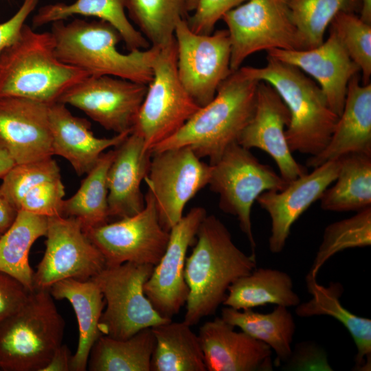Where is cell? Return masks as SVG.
<instances>
[{
  "label": "cell",
  "instance_id": "obj_1",
  "mask_svg": "<svg viewBox=\"0 0 371 371\" xmlns=\"http://www.w3.org/2000/svg\"><path fill=\"white\" fill-rule=\"evenodd\" d=\"M196 236V243L186 257L184 269L189 293L183 321L191 326L214 314L229 286L256 268V255L241 251L216 216H205Z\"/></svg>",
  "mask_w": 371,
  "mask_h": 371
},
{
  "label": "cell",
  "instance_id": "obj_2",
  "mask_svg": "<svg viewBox=\"0 0 371 371\" xmlns=\"http://www.w3.org/2000/svg\"><path fill=\"white\" fill-rule=\"evenodd\" d=\"M258 81L239 68L221 83L214 98L200 107L172 135L150 149L188 147L199 158L216 163L225 149L237 142L255 108Z\"/></svg>",
  "mask_w": 371,
  "mask_h": 371
},
{
  "label": "cell",
  "instance_id": "obj_3",
  "mask_svg": "<svg viewBox=\"0 0 371 371\" xmlns=\"http://www.w3.org/2000/svg\"><path fill=\"white\" fill-rule=\"evenodd\" d=\"M51 24L55 53L63 63L91 76H110L147 85L150 82L159 47L122 53L117 47L122 41L120 33L102 20L74 19Z\"/></svg>",
  "mask_w": 371,
  "mask_h": 371
},
{
  "label": "cell",
  "instance_id": "obj_4",
  "mask_svg": "<svg viewBox=\"0 0 371 371\" xmlns=\"http://www.w3.org/2000/svg\"><path fill=\"white\" fill-rule=\"evenodd\" d=\"M87 76L58 58L51 32H38L27 24L0 54V98L21 97L49 105Z\"/></svg>",
  "mask_w": 371,
  "mask_h": 371
},
{
  "label": "cell",
  "instance_id": "obj_5",
  "mask_svg": "<svg viewBox=\"0 0 371 371\" xmlns=\"http://www.w3.org/2000/svg\"><path fill=\"white\" fill-rule=\"evenodd\" d=\"M240 69L254 80L269 83L281 97L290 114L285 135L292 153L315 156L325 148L339 116L315 81L300 69L269 56L264 67Z\"/></svg>",
  "mask_w": 371,
  "mask_h": 371
},
{
  "label": "cell",
  "instance_id": "obj_6",
  "mask_svg": "<svg viewBox=\"0 0 371 371\" xmlns=\"http://www.w3.org/2000/svg\"><path fill=\"white\" fill-rule=\"evenodd\" d=\"M65 326L49 289H34L0 323V370L42 371L63 344Z\"/></svg>",
  "mask_w": 371,
  "mask_h": 371
},
{
  "label": "cell",
  "instance_id": "obj_7",
  "mask_svg": "<svg viewBox=\"0 0 371 371\" xmlns=\"http://www.w3.org/2000/svg\"><path fill=\"white\" fill-rule=\"evenodd\" d=\"M177 59L174 38L159 47L153 62V78L132 129L146 150L175 134L200 108L179 78Z\"/></svg>",
  "mask_w": 371,
  "mask_h": 371
},
{
  "label": "cell",
  "instance_id": "obj_8",
  "mask_svg": "<svg viewBox=\"0 0 371 371\" xmlns=\"http://www.w3.org/2000/svg\"><path fill=\"white\" fill-rule=\"evenodd\" d=\"M211 166L208 186L219 196V208L236 217L249 242L251 254H255L252 206L264 192L282 190L289 182L237 142L229 145L219 160Z\"/></svg>",
  "mask_w": 371,
  "mask_h": 371
},
{
  "label": "cell",
  "instance_id": "obj_9",
  "mask_svg": "<svg viewBox=\"0 0 371 371\" xmlns=\"http://www.w3.org/2000/svg\"><path fill=\"white\" fill-rule=\"evenodd\" d=\"M154 266L125 262L106 267L91 279L102 293L105 308L99 329L102 335L126 339L139 330L172 319L161 317L144 291Z\"/></svg>",
  "mask_w": 371,
  "mask_h": 371
},
{
  "label": "cell",
  "instance_id": "obj_10",
  "mask_svg": "<svg viewBox=\"0 0 371 371\" xmlns=\"http://www.w3.org/2000/svg\"><path fill=\"white\" fill-rule=\"evenodd\" d=\"M221 19L230 40L232 71L238 70L249 56L262 50L304 49L287 0H247Z\"/></svg>",
  "mask_w": 371,
  "mask_h": 371
},
{
  "label": "cell",
  "instance_id": "obj_11",
  "mask_svg": "<svg viewBox=\"0 0 371 371\" xmlns=\"http://www.w3.org/2000/svg\"><path fill=\"white\" fill-rule=\"evenodd\" d=\"M174 37L177 44L179 78L186 91L202 107L212 100L221 83L232 72L227 30L198 34L186 19L179 21Z\"/></svg>",
  "mask_w": 371,
  "mask_h": 371
},
{
  "label": "cell",
  "instance_id": "obj_12",
  "mask_svg": "<svg viewBox=\"0 0 371 371\" xmlns=\"http://www.w3.org/2000/svg\"><path fill=\"white\" fill-rule=\"evenodd\" d=\"M144 209L119 221L84 230L103 255L106 267L125 262L156 265L169 240L161 225L155 200L148 189Z\"/></svg>",
  "mask_w": 371,
  "mask_h": 371
},
{
  "label": "cell",
  "instance_id": "obj_13",
  "mask_svg": "<svg viewBox=\"0 0 371 371\" xmlns=\"http://www.w3.org/2000/svg\"><path fill=\"white\" fill-rule=\"evenodd\" d=\"M212 166L201 161L188 147L152 153L144 179L153 194L159 221L169 232L183 216L187 203L208 185Z\"/></svg>",
  "mask_w": 371,
  "mask_h": 371
},
{
  "label": "cell",
  "instance_id": "obj_14",
  "mask_svg": "<svg viewBox=\"0 0 371 371\" xmlns=\"http://www.w3.org/2000/svg\"><path fill=\"white\" fill-rule=\"evenodd\" d=\"M45 250L34 273V289L66 279L88 280L106 267L104 258L72 217H47Z\"/></svg>",
  "mask_w": 371,
  "mask_h": 371
},
{
  "label": "cell",
  "instance_id": "obj_15",
  "mask_svg": "<svg viewBox=\"0 0 371 371\" xmlns=\"http://www.w3.org/2000/svg\"><path fill=\"white\" fill-rule=\"evenodd\" d=\"M147 85L110 76H89L66 91L59 102L73 106L107 131L131 132Z\"/></svg>",
  "mask_w": 371,
  "mask_h": 371
},
{
  "label": "cell",
  "instance_id": "obj_16",
  "mask_svg": "<svg viewBox=\"0 0 371 371\" xmlns=\"http://www.w3.org/2000/svg\"><path fill=\"white\" fill-rule=\"evenodd\" d=\"M207 215L194 207L169 231L166 249L144 286V291L157 312L172 319L186 304L189 289L184 278L186 254L199 225Z\"/></svg>",
  "mask_w": 371,
  "mask_h": 371
},
{
  "label": "cell",
  "instance_id": "obj_17",
  "mask_svg": "<svg viewBox=\"0 0 371 371\" xmlns=\"http://www.w3.org/2000/svg\"><path fill=\"white\" fill-rule=\"evenodd\" d=\"M289 122V110L278 92L269 83L258 81L254 111L238 144L249 150L258 148L267 153L287 182L307 172L289 147L285 130Z\"/></svg>",
  "mask_w": 371,
  "mask_h": 371
},
{
  "label": "cell",
  "instance_id": "obj_18",
  "mask_svg": "<svg viewBox=\"0 0 371 371\" xmlns=\"http://www.w3.org/2000/svg\"><path fill=\"white\" fill-rule=\"evenodd\" d=\"M339 170V159L326 161L288 183L280 191L269 190L256 199L271 221L269 249L273 254L282 252L291 228L300 216L336 179Z\"/></svg>",
  "mask_w": 371,
  "mask_h": 371
},
{
  "label": "cell",
  "instance_id": "obj_19",
  "mask_svg": "<svg viewBox=\"0 0 371 371\" xmlns=\"http://www.w3.org/2000/svg\"><path fill=\"white\" fill-rule=\"evenodd\" d=\"M49 105L14 96L0 98V147L16 164L52 157Z\"/></svg>",
  "mask_w": 371,
  "mask_h": 371
},
{
  "label": "cell",
  "instance_id": "obj_20",
  "mask_svg": "<svg viewBox=\"0 0 371 371\" xmlns=\"http://www.w3.org/2000/svg\"><path fill=\"white\" fill-rule=\"evenodd\" d=\"M267 56L291 65L311 76L321 88L331 110L342 112L350 80L360 72L335 32L319 46L303 50L273 49Z\"/></svg>",
  "mask_w": 371,
  "mask_h": 371
},
{
  "label": "cell",
  "instance_id": "obj_21",
  "mask_svg": "<svg viewBox=\"0 0 371 371\" xmlns=\"http://www.w3.org/2000/svg\"><path fill=\"white\" fill-rule=\"evenodd\" d=\"M216 317L199 328L207 371H271L272 350L264 342Z\"/></svg>",
  "mask_w": 371,
  "mask_h": 371
},
{
  "label": "cell",
  "instance_id": "obj_22",
  "mask_svg": "<svg viewBox=\"0 0 371 371\" xmlns=\"http://www.w3.org/2000/svg\"><path fill=\"white\" fill-rule=\"evenodd\" d=\"M115 150L106 177L109 214L122 218L145 206L140 186L148 175L152 153L145 149L142 137L132 131Z\"/></svg>",
  "mask_w": 371,
  "mask_h": 371
},
{
  "label": "cell",
  "instance_id": "obj_23",
  "mask_svg": "<svg viewBox=\"0 0 371 371\" xmlns=\"http://www.w3.org/2000/svg\"><path fill=\"white\" fill-rule=\"evenodd\" d=\"M355 153L371 155V84H361L359 74L348 82L342 112L327 146L310 156L306 165L315 168Z\"/></svg>",
  "mask_w": 371,
  "mask_h": 371
},
{
  "label": "cell",
  "instance_id": "obj_24",
  "mask_svg": "<svg viewBox=\"0 0 371 371\" xmlns=\"http://www.w3.org/2000/svg\"><path fill=\"white\" fill-rule=\"evenodd\" d=\"M49 118L53 155L67 160L78 176L87 174L106 149L116 147L131 133L97 137L87 119L74 115L66 104L59 102L49 105Z\"/></svg>",
  "mask_w": 371,
  "mask_h": 371
},
{
  "label": "cell",
  "instance_id": "obj_25",
  "mask_svg": "<svg viewBox=\"0 0 371 371\" xmlns=\"http://www.w3.org/2000/svg\"><path fill=\"white\" fill-rule=\"evenodd\" d=\"M306 282L312 297L295 306L296 314L302 317L328 315L339 322L350 334L357 348L352 370L370 371L371 319L352 313L341 304L339 299L344 289L341 284L330 282L324 286L317 282L316 277L308 274Z\"/></svg>",
  "mask_w": 371,
  "mask_h": 371
},
{
  "label": "cell",
  "instance_id": "obj_26",
  "mask_svg": "<svg viewBox=\"0 0 371 371\" xmlns=\"http://www.w3.org/2000/svg\"><path fill=\"white\" fill-rule=\"evenodd\" d=\"M54 299L67 300L75 312L78 326V342L71 361V371L87 368L90 351L99 337V322L105 301L98 285L92 280L66 279L52 284Z\"/></svg>",
  "mask_w": 371,
  "mask_h": 371
},
{
  "label": "cell",
  "instance_id": "obj_27",
  "mask_svg": "<svg viewBox=\"0 0 371 371\" xmlns=\"http://www.w3.org/2000/svg\"><path fill=\"white\" fill-rule=\"evenodd\" d=\"M74 15L96 17L115 27L127 49H146L150 44L130 22L126 14L125 0H76L41 7L32 17V27L36 28Z\"/></svg>",
  "mask_w": 371,
  "mask_h": 371
},
{
  "label": "cell",
  "instance_id": "obj_28",
  "mask_svg": "<svg viewBox=\"0 0 371 371\" xmlns=\"http://www.w3.org/2000/svg\"><path fill=\"white\" fill-rule=\"evenodd\" d=\"M300 303V298L295 292L292 278L287 273L269 268H256L229 286L223 304L237 310H246L269 304L295 307Z\"/></svg>",
  "mask_w": 371,
  "mask_h": 371
},
{
  "label": "cell",
  "instance_id": "obj_29",
  "mask_svg": "<svg viewBox=\"0 0 371 371\" xmlns=\"http://www.w3.org/2000/svg\"><path fill=\"white\" fill-rule=\"evenodd\" d=\"M221 317L268 345L276 355V366L286 363L290 358L295 324L286 307L276 306L271 312L262 313L252 309L237 310L225 306Z\"/></svg>",
  "mask_w": 371,
  "mask_h": 371
},
{
  "label": "cell",
  "instance_id": "obj_30",
  "mask_svg": "<svg viewBox=\"0 0 371 371\" xmlns=\"http://www.w3.org/2000/svg\"><path fill=\"white\" fill-rule=\"evenodd\" d=\"M155 347L150 371H207L199 335L183 321L151 328Z\"/></svg>",
  "mask_w": 371,
  "mask_h": 371
},
{
  "label": "cell",
  "instance_id": "obj_31",
  "mask_svg": "<svg viewBox=\"0 0 371 371\" xmlns=\"http://www.w3.org/2000/svg\"><path fill=\"white\" fill-rule=\"evenodd\" d=\"M335 183L319 199L321 208L331 212H358L371 206V155L349 153L338 159Z\"/></svg>",
  "mask_w": 371,
  "mask_h": 371
},
{
  "label": "cell",
  "instance_id": "obj_32",
  "mask_svg": "<svg viewBox=\"0 0 371 371\" xmlns=\"http://www.w3.org/2000/svg\"><path fill=\"white\" fill-rule=\"evenodd\" d=\"M47 217L19 210L12 225L0 236V271L15 278L30 291L34 271L29 254L34 243L45 236Z\"/></svg>",
  "mask_w": 371,
  "mask_h": 371
},
{
  "label": "cell",
  "instance_id": "obj_33",
  "mask_svg": "<svg viewBox=\"0 0 371 371\" xmlns=\"http://www.w3.org/2000/svg\"><path fill=\"white\" fill-rule=\"evenodd\" d=\"M155 343L151 328L126 339L101 335L90 351L87 368L90 371H150Z\"/></svg>",
  "mask_w": 371,
  "mask_h": 371
},
{
  "label": "cell",
  "instance_id": "obj_34",
  "mask_svg": "<svg viewBox=\"0 0 371 371\" xmlns=\"http://www.w3.org/2000/svg\"><path fill=\"white\" fill-rule=\"evenodd\" d=\"M115 153V149L103 153L77 192L63 201L62 216L78 220L83 230L108 223L106 177Z\"/></svg>",
  "mask_w": 371,
  "mask_h": 371
},
{
  "label": "cell",
  "instance_id": "obj_35",
  "mask_svg": "<svg viewBox=\"0 0 371 371\" xmlns=\"http://www.w3.org/2000/svg\"><path fill=\"white\" fill-rule=\"evenodd\" d=\"M189 0H125L131 20L150 44L160 47L174 39L177 22L189 16Z\"/></svg>",
  "mask_w": 371,
  "mask_h": 371
},
{
  "label": "cell",
  "instance_id": "obj_36",
  "mask_svg": "<svg viewBox=\"0 0 371 371\" xmlns=\"http://www.w3.org/2000/svg\"><path fill=\"white\" fill-rule=\"evenodd\" d=\"M291 19L295 25L303 49L320 45L327 27L335 15L353 12L357 0H287Z\"/></svg>",
  "mask_w": 371,
  "mask_h": 371
},
{
  "label": "cell",
  "instance_id": "obj_37",
  "mask_svg": "<svg viewBox=\"0 0 371 371\" xmlns=\"http://www.w3.org/2000/svg\"><path fill=\"white\" fill-rule=\"evenodd\" d=\"M371 245V206L327 225L308 275L316 277L332 256L345 249Z\"/></svg>",
  "mask_w": 371,
  "mask_h": 371
},
{
  "label": "cell",
  "instance_id": "obj_38",
  "mask_svg": "<svg viewBox=\"0 0 371 371\" xmlns=\"http://www.w3.org/2000/svg\"><path fill=\"white\" fill-rule=\"evenodd\" d=\"M333 30L362 74V84L370 83L371 25L360 19L354 12L341 11L331 21Z\"/></svg>",
  "mask_w": 371,
  "mask_h": 371
},
{
  "label": "cell",
  "instance_id": "obj_39",
  "mask_svg": "<svg viewBox=\"0 0 371 371\" xmlns=\"http://www.w3.org/2000/svg\"><path fill=\"white\" fill-rule=\"evenodd\" d=\"M58 178H60V168L52 157H49L16 164L2 179L0 190L19 211V203L27 192L43 182Z\"/></svg>",
  "mask_w": 371,
  "mask_h": 371
},
{
  "label": "cell",
  "instance_id": "obj_40",
  "mask_svg": "<svg viewBox=\"0 0 371 371\" xmlns=\"http://www.w3.org/2000/svg\"><path fill=\"white\" fill-rule=\"evenodd\" d=\"M65 194L61 177L43 182L25 194L19 203V210L46 217L62 216Z\"/></svg>",
  "mask_w": 371,
  "mask_h": 371
},
{
  "label": "cell",
  "instance_id": "obj_41",
  "mask_svg": "<svg viewBox=\"0 0 371 371\" xmlns=\"http://www.w3.org/2000/svg\"><path fill=\"white\" fill-rule=\"evenodd\" d=\"M247 0H189L188 11L192 14L186 21L190 28L198 34H210L216 23L230 10Z\"/></svg>",
  "mask_w": 371,
  "mask_h": 371
},
{
  "label": "cell",
  "instance_id": "obj_42",
  "mask_svg": "<svg viewBox=\"0 0 371 371\" xmlns=\"http://www.w3.org/2000/svg\"><path fill=\"white\" fill-rule=\"evenodd\" d=\"M30 293L15 278L0 271V323L24 304Z\"/></svg>",
  "mask_w": 371,
  "mask_h": 371
},
{
  "label": "cell",
  "instance_id": "obj_43",
  "mask_svg": "<svg viewBox=\"0 0 371 371\" xmlns=\"http://www.w3.org/2000/svg\"><path fill=\"white\" fill-rule=\"evenodd\" d=\"M286 368L297 370H333L326 355L314 343L302 342L296 345L289 360L284 363Z\"/></svg>",
  "mask_w": 371,
  "mask_h": 371
},
{
  "label": "cell",
  "instance_id": "obj_44",
  "mask_svg": "<svg viewBox=\"0 0 371 371\" xmlns=\"http://www.w3.org/2000/svg\"><path fill=\"white\" fill-rule=\"evenodd\" d=\"M39 0H23L16 12L0 23V54L19 38L25 22L35 10Z\"/></svg>",
  "mask_w": 371,
  "mask_h": 371
},
{
  "label": "cell",
  "instance_id": "obj_45",
  "mask_svg": "<svg viewBox=\"0 0 371 371\" xmlns=\"http://www.w3.org/2000/svg\"><path fill=\"white\" fill-rule=\"evenodd\" d=\"M72 357L68 346L62 344L42 371H71Z\"/></svg>",
  "mask_w": 371,
  "mask_h": 371
},
{
  "label": "cell",
  "instance_id": "obj_46",
  "mask_svg": "<svg viewBox=\"0 0 371 371\" xmlns=\"http://www.w3.org/2000/svg\"><path fill=\"white\" fill-rule=\"evenodd\" d=\"M18 212L0 190V234H3L12 225Z\"/></svg>",
  "mask_w": 371,
  "mask_h": 371
},
{
  "label": "cell",
  "instance_id": "obj_47",
  "mask_svg": "<svg viewBox=\"0 0 371 371\" xmlns=\"http://www.w3.org/2000/svg\"><path fill=\"white\" fill-rule=\"evenodd\" d=\"M15 165L16 162L10 154L0 147V179H3Z\"/></svg>",
  "mask_w": 371,
  "mask_h": 371
},
{
  "label": "cell",
  "instance_id": "obj_48",
  "mask_svg": "<svg viewBox=\"0 0 371 371\" xmlns=\"http://www.w3.org/2000/svg\"><path fill=\"white\" fill-rule=\"evenodd\" d=\"M357 7L360 19L371 25V0H357Z\"/></svg>",
  "mask_w": 371,
  "mask_h": 371
},
{
  "label": "cell",
  "instance_id": "obj_49",
  "mask_svg": "<svg viewBox=\"0 0 371 371\" xmlns=\"http://www.w3.org/2000/svg\"><path fill=\"white\" fill-rule=\"evenodd\" d=\"M1 236V234H0V236Z\"/></svg>",
  "mask_w": 371,
  "mask_h": 371
}]
</instances>
